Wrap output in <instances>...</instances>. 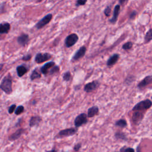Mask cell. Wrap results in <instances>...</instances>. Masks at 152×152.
<instances>
[{"mask_svg": "<svg viewBox=\"0 0 152 152\" xmlns=\"http://www.w3.org/2000/svg\"><path fill=\"white\" fill-rule=\"evenodd\" d=\"M71 78H72V75H71L70 71H69L65 72L62 75V80L64 81L68 82V81H71Z\"/></svg>", "mask_w": 152, "mask_h": 152, "instance_id": "cell-26", "label": "cell"}, {"mask_svg": "<svg viewBox=\"0 0 152 152\" xmlns=\"http://www.w3.org/2000/svg\"><path fill=\"white\" fill-rule=\"evenodd\" d=\"M135 78L133 75H128L125 80V83L127 85H129L132 83L134 81H135Z\"/></svg>", "mask_w": 152, "mask_h": 152, "instance_id": "cell-29", "label": "cell"}, {"mask_svg": "<svg viewBox=\"0 0 152 152\" xmlns=\"http://www.w3.org/2000/svg\"><path fill=\"white\" fill-rule=\"evenodd\" d=\"M145 112L142 111H133L132 115V121L134 125H139L142 122L144 117Z\"/></svg>", "mask_w": 152, "mask_h": 152, "instance_id": "cell-5", "label": "cell"}, {"mask_svg": "<svg viewBox=\"0 0 152 152\" xmlns=\"http://www.w3.org/2000/svg\"><path fill=\"white\" fill-rule=\"evenodd\" d=\"M87 118H88L86 113H81L77 115L75 117L74 122L75 127L78 128L79 127H81L84 125H86L88 122Z\"/></svg>", "mask_w": 152, "mask_h": 152, "instance_id": "cell-4", "label": "cell"}, {"mask_svg": "<svg viewBox=\"0 0 152 152\" xmlns=\"http://www.w3.org/2000/svg\"><path fill=\"white\" fill-rule=\"evenodd\" d=\"M24 111V107L23 105H19L17 107H16L14 110V113L15 115H20L21 113H23Z\"/></svg>", "mask_w": 152, "mask_h": 152, "instance_id": "cell-27", "label": "cell"}, {"mask_svg": "<svg viewBox=\"0 0 152 152\" xmlns=\"http://www.w3.org/2000/svg\"><path fill=\"white\" fill-rule=\"evenodd\" d=\"M42 77L41 72L40 71V69L36 68L34 69H33L30 75V78L31 81H34L37 79L40 78Z\"/></svg>", "mask_w": 152, "mask_h": 152, "instance_id": "cell-21", "label": "cell"}, {"mask_svg": "<svg viewBox=\"0 0 152 152\" xmlns=\"http://www.w3.org/2000/svg\"><path fill=\"white\" fill-rule=\"evenodd\" d=\"M12 80L10 74L5 76L1 84L0 88L7 94H11L12 92Z\"/></svg>", "mask_w": 152, "mask_h": 152, "instance_id": "cell-1", "label": "cell"}, {"mask_svg": "<svg viewBox=\"0 0 152 152\" xmlns=\"http://www.w3.org/2000/svg\"><path fill=\"white\" fill-rule=\"evenodd\" d=\"M133 46V43L132 42H126L125 43H124L122 46V48L125 50H129L132 48Z\"/></svg>", "mask_w": 152, "mask_h": 152, "instance_id": "cell-28", "label": "cell"}, {"mask_svg": "<svg viewBox=\"0 0 152 152\" xmlns=\"http://www.w3.org/2000/svg\"><path fill=\"white\" fill-rule=\"evenodd\" d=\"M120 9H121V5L119 4L116 5L114 7V10H113V16L109 20V21L113 24H115L116 23V22L118 20V18L119 16V14L120 13Z\"/></svg>", "mask_w": 152, "mask_h": 152, "instance_id": "cell-15", "label": "cell"}, {"mask_svg": "<svg viewBox=\"0 0 152 152\" xmlns=\"http://www.w3.org/2000/svg\"><path fill=\"white\" fill-rule=\"evenodd\" d=\"M128 1V0H119V5H124L126 2Z\"/></svg>", "mask_w": 152, "mask_h": 152, "instance_id": "cell-38", "label": "cell"}, {"mask_svg": "<svg viewBox=\"0 0 152 152\" xmlns=\"http://www.w3.org/2000/svg\"><path fill=\"white\" fill-rule=\"evenodd\" d=\"M59 71V66L58 65H56V64L53 66L48 71V75H53L55 74H57L58 73Z\"/></svg>", "mask_w": 152, "mask_h": 152, "instance_id": "cell-24", "label": "cell"}, {"mask_svg": "<svg viewBox=\"0 0 152 152\" xmlns=\"http://www.w3.org/2000/svg\"><path fill=\"white\" fill-rule=\"evenodd\" d=\"M42 121V118L39 115L33 116L30 118L29 120V126L30 128L38 126L41 122Z\"/></svg>", "mask_w": 152, "mask_h": 152, "instance_id": "cell-14", "label": "cell"}, {"mask_svg": "<svg viewBox=\"0 0 152 152\" xmlns=\"http://www.w3.org/2000/svg\"><path fill=\"white\" fill-rule=\"evenodd\" d=\"M104 14L106 16V17H109L110 15V12H111V6H107L104 10Z\"/></svg>", "mask_w": 152, "mask_h": 152, "instance_id": "cell-31", "label": "cell"}, {"mask_svg": "<svg viewBox=\"0 0 152 152\" xmlns=\"http://www.w3.org/2000/svg\"><path fill=\"white\" fill-rule=\"evenodd\" d=\"M25 129L24 128H19L17 131H15L14 133L11 134L8 137V140L10 141H14L18 140L21 136L24 133Z\"/></svg>", "mask_w": 152, "mask_h": 152, "instance_id": "cell-13", "label": "cell"}, {"mask_svg": "<svg viewBox=\"0 0 152 152\" xmlns=\"http://www.w3.org/2000/svg\"><path fill=\"white\" fill-rule=\"evenodd\" d=\"M99 113V108L97 106H93L88 109L87 110V118H93Z\"/></svg>", "mask_w": 152, "mask_h": 152, "instance_id": "cell-18", "label": "cell"}, {"mask_svg": "<svg viewBox=\"0 0 152 152\" xmlns=\"http://www.w3.org/2000/svg\"><path fill=\"white\" fill-rule=\"evenodd\" d=\"M100 86V82L96 80L89 82L84 86V91L86 93H91L97 90Z\"/></svg>", "mask_w": 152, "mask_h": 152, "instance_id": "cell-6", "label": "cell"}, {"mask_svg": "<svg viewBox=\"0 0 152 152\" xmlns=\"http://www.w3.org/2000/svg\"><path fill=\"white\" fill-rule=\"evenodd\" d=\"M86 51H87V48L85 46H81L72 56L71 58V61L72 62L77 61L81 58H82L83 57H84V55H86Z\"/></svg>", "mask_w": 152, "mask_h": 152, "instance_id": "cell-10", "label": "cell"}, {"mask_svg": "<svg viewBox=\"0 0 152 152\" xmlns=\"http://www.w3.org/2000/svg\"><path fill=\"white\" fill-rule=\"evenodd\" d=\"M17 43L21 46H25L29 42V36L27 34L23 33L17 39Z\"/></svg>", "mask_w": 152, "mask_h": 152, "instance_id": "cell-16", "label": "cell"}, {"mask_svg": "<svg viewBox=\"0 0 152 152\" xmlns=\"http://www.w3.org/2000/svg\"><path fill=\"white\" fill-rule=\"evenodd\" d=\"M78 40V36L75 33H72L68 36L65 39V45L66 48H70L73 46Z\"/></svg>", "mask_w": 152, "mask_h": 152, "instance_id": "cell-8", "label": "cell"}, {"mask_svg": "<svg viewBox=\"0 0 152 152\" xmlns=\"http://www.w3.org/2000/svg\"><path fill=\"white\" fill-rule=\"evenodd\" d=\"M137 14V12L135 10L133 11L130 14V15H129V19H131V20L134 19L135 17H136Z\"/></svg>", "mask_w": 152, "mask_h": 152, "instance_id": "cell-36", "label": "cell"}, {"mask_svg": "<svg viewBox=\"0 0 152 152\" xmlns=\"http://www.w3.org/2000/svg\"><path fill=\"white\" fill-rule=\"evenodd\" d=\"M152 39V32L151 28H150L146 33L145 37H144V43H149Z\"/></svg>", "mask_w": 152, "mask_h": 152, "instance_id": "cell-25", "label": "cell"}, {"mask_svg": "<svg viewBox=\"0 0 152 152\" xmlns=\"http://www.w3.org/2000/svg\"><path fill=\"white\" fill-rule=\"evenodd\" d=\"M87 0H77L75 3L76 7H79L81 5H84L87 2Z\"/></svg>", "mask_w": 152, "mask_h": 152, "instance_id": "cell-33", "label": "cell"}, {"mask_svg": "<svg viewBox=\"0 0 152 152\" xmlns=\"http://www.w3.org/2000/svg\"><path fill=\"white\" fill-rule=\"evenodd\" d=\"M115 152H119V151H115Z\"/></svg>", "mask_w": 152, "mask_h": 152, "instance_id": "cell-41", "label": "cell"}, {"mask_svg": "<svg viewBox=\"0 0 152 152\" xmlns=\"http://www.w3.org/2000/svg\"><path fill=\"white\" fill-rule=\"evenodd\" d=\"M81 146H82L81 143V142H78V143H77V144H75V145L74 146L73 149H74V150L75 151L77 152V151H78L81 149Z\"/></svg>", "mask_w": 152, "mask_h": 152, "instance_id": "cell-34", "label": "cell"}, {"mask_svg": "<svg viewBox=\"0 0 152 152\" xmlns=\"http://www.w3.org/2000/svg\"><path fill=\"white\" fill-rule=\"evenodd\" d=\"M52 58V55L49 53H37L34 58V61L37 64H42Z\"/></svg>", "mask_w": 152, "mask_h": 152, "instance_id": "cell-7", "label": "cell"}, {"mask_svg": "<svg viewBox=\"0 0 152 152\" xmlns=\"http://www.w3.org/2000/svg\"><path fill=\"white\" fill-rule=\"evenodd\" d=\"M78 132V128L75 127H71L68 128H65L60 130L58 133L55 136L56 138H62L64 137H71L76 134Z\"/></svg>", "mask_w": 152, "mask_h": 152, "instance_id": "cell-3", "label": "cell"}, {"mask_svg": "<svg viewBox=\"0 0 152 152\" xmlns=\"http://www.w3.org/2000/svg\"><path fill=\"white\" fill-rule=\"evenodd\" d=\"M152 83V75H149L145 77L141 81L139 82L137 85V88L140 90H142L148 86L151 85Z\"/></svg>", "mask_w": 152, "mask_h": 152, "instance_id": "cell-11", "label": "cell"}, {"mask_svg": "<svg viewBox=\"0 0 152 152\" xmlns=\"http://www.w3.org/2000/svg\"><path fill=\"white\" fill-rule=\"evenodd\" d=\"M119 152H135L133 148L128 147H123L120 149Z\"/></svg>", "mask_w": 152, "mask_h": 152, "instance_id": "cell-30", "label": "cell"}, {"mask_svg": "<svg viewBox=\"0 0 152 152\" xmlns=\"http://www.w3.org/2000/svg\"><path fill=\"white\" fill-rule=\"evenodd\" d=\"M114 137L116 140H121V141H127L128 138L126 134L122 131H117L115 133Z\"/></svg>", "mask_w": 152, "mask_h": 152, "instance_id": "cell-22", "label": "cell"}, {"mask_svg": "<svg viewBox=\"0 0 152 152\" xmlns=\"http://www.w3.org/2000/svg\"><path fill=\"white\" fill-rule=\"evenodd\" d=\"M3 66H4V64H0V71L2 69Z\"/></svg>", "mask_w": 152, "mask_h": 152, "instance_id": "cell-40", "label": "cell"}, {"mask_svg": "<svg viewBox=\"0 0 152 152\" xmlns=\"http://www.w3.org/2000/svg\"><path fill=\"white\" fill-rule=\"evenodd\" d=\"M55 65V62L54 61H49L45 64L43 66H42L39 69L41 74H42L43 75L46 76L48 75L49 70Z\"/></svg>", "mask_w": 152, "mask_h": 152, "instance_id": "cell-12", "label": "cell"}, {"mask_svg": "<svg viewBox=\"0 0 152 152\" xmlns=\"http://www.w3.org/2000/svg\"><path fill=\"white\" fill-rule=\"evenodd\" d=\"M16 107H17V106H16L15 104H12L10 105V107H8V113H9V114H12V113H14V110H15V108H16Z\"/></svg>", "mask_w": 152, "mask_h": 152, "instance_id": "cell-32", "label": "cell"}, {"mask_svg": "<svg viewBox=\"0 0 152 152\" xmlns=\"http://www.w3.org/2000/svg\"><path fill=\"white\" fill-rule=\"evenodd\" d=\"M152 106V102L150 99H147L140 101L137 103L132 109V111H142L151 108Z\"/></svg>", "mask_w": 152, "mask_h": 152, "instance_id": "cell-2", "label": "cell"}, {"mask_svg": "<svg viewBox=\"0 0 152 152\" xmlns=\"http://www.w3.org/2000/svg\"><path fill=\"white\" fill-rule=\"evenodd\" d=\"M28 68L25 64H21L17 66L16 68V71L18 77L20 78L22 77L28 72Z\"/></svg>", "mask_w": 152, "mask_h": 152, "instance_id": "cell-17", "label": "cell"}, {"mask_svg": "<svg viewBox=\"0 0 152 152\" xmlns=\"http://www.w3.org/2000/svg\"><path fill=\"white\" fill-rule=\"evenodd\" d=\"M58 151L56 150V149H55V148H53V149H52V150H49V151H48L47 152H57Z\"/></svg>", "mask_w": 152, "mask_h": 152, "instance_id": "cell-39", "label": "cell"}, {"mask_svg": "<svg viewBox=\"0 0 152 152\" xmlns=\"http://www.w3.org/2000/svg\"><path fill=\"white\" fill-rule=\"evenodd\" d=\"M11 28V25L8 22L0 23V34H7Z\"/></svg>", "mask_w": 152, "mask_h": 152, "instance_id": "cell-20", "label": "cell"}, {"mask_svg": "<svg viewBox=\"0 0 152 152\" xmlns=\"http://www.w3.org/2000/svg\"><path fill=\"white\" fill-rule=\"evenodd\" d=\"M119 56H120L118 53L113 54L107 59V61L106 62V65L108 67H110V66H112L113 65H114L118 62V61L119 58Z\"/></svg>", "mask_w": 152, "mask_h": 152, "instance_id": "cell-19", "label": "cell"}, {"mask_svg": "<svg viewBox=\"0 0 152 152\" xmlns=\"http://www.w3.org/2000/svg\"><path fill=\"white\" fill-rule=\"evenodd\" d=\"M31 54H27L24 55L22 58H21V60L24 61H28L31 59Z\"/></svg>", "mask_w": 152, "mask_h": 152, "instance_id": "cell-35", "label": "cell"}, {"mask_svg": "<svg viewBox=\"0 0 152 152\" xmlns=\"http://www.w3.org/2000/svg\"><path fill=\"white\" fill-rule=\"evenodd\" d=\"M115 125L117 127L121 128H125L127 126L128 124L126 121L125 119H119L118 120H117L115 123Z\"/></svg>", "mask_w": 152, "mask_h": 152, "instance_id": "cell-23", "label": "cell"}, {"mask_svg": "<svg viewBox=\"0 0 152 152\" xmlns=\"http://www.w3.org/2000/svg\"><path fill=\"white\" fill-rule=\"evenodd\" d=\"M52 14H48L45 17H43L42 19H40L35 25V27L37 29H40L42 27H45L46 25L49 23V22L52 19Z\"/></svg>", "mask_w": 152, "mask_h": 152, "instance_id": "cell-9", "label": "cell"}, {"mask_svg": "<svg viewBox=\"0 0 152 152\" xmlns=\"http://www.w3.org/2000/svg\"><path fill=\"white\" fill-rule=\"evenodd\" d=\"M5 2L4 3H2L1 5H0V13H4L5 12V11H4V10H5Z\"/></svg>", "mask_w": 152, "mask_h": 152, "instance_id": "cell-37", "label": "cell"}]
</instances>
